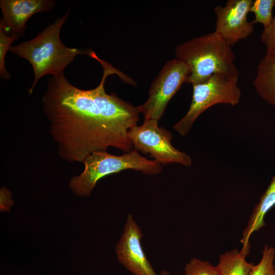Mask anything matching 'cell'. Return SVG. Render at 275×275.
<instances>
[{
  "mask_svg": "<svg viewBox=\"0 0 275 275\" xmlns=\"http://www.w3.org/2000/svg\"><path fill=\"white\" fill-rule=\"evenodd\" d=\"M55 5L53 0H1L3 18L0 19V26L9 36L22 37L26 29V23L32 16L50 11Z\"/></svg>",
  "mask_w": 275,
  "mask_h": 275,
  "instance_id": "cell-10",
  "label": "cell"
},
{
  "mask_svg": "<svg viewBox=\"0 0 275 275\" xmlns=\"http://www.w3.org/2000/svg\"><path fill=\"white\" fill-rule=\"evenodd\" d=\"M143 234L133 216L129 214L115 250L119 262L133 275H157L142 246Z\"/></svg>",
  "mask_w": 275,
  "mask_h": 275,
  "instance_id": "cell-9",
  "label": "cell"
},
{
  "mask_svg": "<svg viewBox=\"0 0 275 275\" xmlns=\"http://www.w3.org/2000/svg\"><path fill=\"white\" fill-rule=\"evenodd\" d=\"M275 205V174L267 188L255 206L249 218L248 225L242 233L241 242L242 246H250V238L255 232L265 226L266 213Z\"/></svg>",
  "mask_w": 275,
  "mask_h": 275,
  "instance_id": "cell-12",
  "label": "cell"
},
{
  "mask_svg": "<svg viewBox=\"0 0 275 275\" xmlns=\"http://www.w3.org/2000/svg\"><path fill=\"white\" fill-rule=\"evenodd\" d=\"M261 39L266 46L267 50L275 51V14L270 25L263 29Z\"/></svg>",
  "mask_w": 275,
  "mask_h": 275,
  "instance_id": "cell-18",
  "label": "cell"
},
{
  "mask_svg": "<svg viewBox=\"0 0 275 275\" xmlns=\"http://www.w3.org/2000/svg\"><path fill=\"white\" fill-rule=\"evenodd\" d=\"M70 9L63 16L38 34L34 38L11 46L9 51L28 61L34 71V81L29 90L31 95L37 82L44 76H59L78 55L90 56L91 50L66 46L60 39L61 29Z\"/></svg>",
  "mask_w": 275,
  "mask_h": 275,
  "instance_id": "cell-2",
  "label": "cell"
},
{
  "mask_svg": "<svg viewBox=\"0 0 275 275\" xmlns=\"http://www.w3.org/2000/svg\"><path fill=\"white\" fill-rule=\"evenodd\" d=\"M270 275H275V269L271 272Z\"/></svg>",
  "mask_w": 275,
  "mask_h": 275,
  "instance_id": "cell-21",
  "label": "cell"
},
{
  "mask_svg": "<svg viewBox=\"0 0 275 275\" xmlns=\"http://www.w3.org/2000/svg\"><path fill=\"white\" fill-rule=\"evenodd\" d=\"M19 38L15 36H9L4 29L0 26V76L4 79H11V75L5 67L6 53L13 42Z\"/></svg>",
  "mask_w": 275,
  "mask_h": 275,
  "instance_id": "cell-17",
  "label": "cell"
},
{
  "mask_svg": "<svg viewBox=\"0 0 275 275\" xmlns=\"http://www.w3.org/2000/svg\"><path fill=\"white\" fill-rule=\"evenodd\" d=\"M160 275H170L169 273L166 271H163Z\"/></svg>",
  "mask_w": 275,
  "mask_h": 275,
  "instance_id": "cell-20",
  "label": "cell"
},
{
  "mask_svg": "<svg viewBox=\"0 0 275 275\" xmlns=\"http://www.w3.org/2000/svg\"><path fill=\"white\" fill-rule=\"evenodd\" d=\"M83 163L84 171L73 177L69 184L73 193L79 196H90L99 179L123 170L131 169L150 175L162 171L160 163L142 156L135 149L122 156L112 155L106 151L94 152L86 157Z\"/></svg>",
  "mask_w": 275,
  "mask_h": 275,
  "instance_id": "cell-4",
  "label": "cell"
},
{
  "mask_svg": "<svg viewBox=\"0 0 275 275\" xmlns=\"http://www.w3.org/2000/svg\"><path fill=\"white\" fill-rule=\"evenodd\" d=\"M275 248L268 245L264 246L259 262L254 265L249 275H270L275 269Z\"/></svg>",
  "mask_w": 275,
  "mask_h": 275,
  "instance_id": "cell-15",
  "label": "cell"
},
{
  "mask_svg": "<svg viewBox=\"0 0 275 275\" xmlns=\"http://www.w3.org/2000/svg\"><path fill=\"white\" fill-rule=\"evenodd\" d=\"M108 76L104 73L98 86L88 90L73 86L64 74L48 80L41 99L42 109L58 154L67 162L83 163L92 153L109 147L125 153L132 150L125 109L105 91Z\"/></svg>",
  "mask_w": 275,
  "mask_h": 275,
  "instance_id": "cell-1",
  "label": "cell"
},
{
  "mask_svg": "<svg viewBox=\"0 0 275 275\" xmlns=\"http://www.w3.org/2000/svg\"><path fill=\"white\" fill-rule=\"evenodd\" d=\"M188 72L186 65L177 59L165 64L152 83L147 101L137 106L145 119L158 121L162 117L170 100L186 81Z\"/></svg>",
  "mask_w": 275,
  "mask_h": 275,
  "instance_id": "cell-7",
  "label": "cell"
},
{
  "mask_svg": "<svg viewBox=\"0 0 275 275\" xmlns=\"http://www.w3.org/2000/svg\"><path fill=\"white\" fill-rule=\"evenodd\" d=\"M0 210L1 211H10V208L13 204L11 191L3 186L0 189Z\"/></svg>",
  "mask_w": 275,
  "mask_h": 275,
  "instance_id": "cell-19",
  "label": "cell"
},
{
  "mask_svg": "<svg viewBox=\"0 0 275 275\" xmlns=\"http://www.w3.org/2000/svg\"><path fill=\"white\" fill-rule=\"evenodd\" d=\"M253 86L259 96L275 109V51L266 49L258 66Z\"/></svg>",
  "mask_w": 275,
  "mask_h": 275,
  "instance_id": "cell-11",
  "label": "cell"
},
{
  "mask_svg": "<svg viewBox=\"0 0 275 275\" xmlns=\"http://www.w3.org/2000/svg\"><path fill=\"white\" fill-rule=\"evenodd\" d=\"M184 275H221L217 266L194 258L185 265Z\"/></svg>",
  "mask_w": 275,
  "mask_h": 275,
  "instance_id": "cell-16",
  "label": "cell"
},
{
  "mask_svg": "<svg viewBox=\"0 0 275 275\" xmlns=\"http://www.w3.org/2000/svg\"><path fill=\"white\" fill-rule=\"evenodd\" d=\"M252 3V0H228L225 6L213 9L216 16L214 32L231 47L254 32V24L247 19Z\"/></svg>",
  "mask_w": 275,
  "mask_h": 275,
  "instance_id": "cell-8",
  "label": "cell"
},
{
  "mask_svg": "<svg viewBox=\"0 0 275 275\" xmlns=\"http://www.w3.org/2000/svg\"><path fill=\"white\" fill-rule=\"evenodd\" d=\"M250 246H242L241 250L234 249L221 254L216 265L221 275H249L254 265L246 260Z\"/></svg>",
  "mask_w": 275,
  "mask_h": 275,
  "instance_id": "cell-13",
  "label": "cell"
},
{
  "mask_svg": "<svg viewBox=\"0 0 275 275\" xmlns=\"http://www.w3.org/2000/svg\"><path fill=\"white\" fill-rule=\"evenodd\" d=\"M275 6V0H255L253 1L250 12L254 13V19L251 22L261 23L264 29L268 28L272 22V10Z\"/></svg>",
  "mask_w": 275,
  "mask_h": 275,
  "instance_id": "cell-14",
  "label": "cell"
},
{
  "mask_svg": "<svg viewBox=\"0 0 275 275\" xmlns=\"http://www.w3.org/2000/svg\"><path fill=\"white\" fill-rule=\"evenodd\" d=\"M238 76L215 74L203 82L193 85L190 107L185 116L173 126V128L184 136L197 118L211 106L218 104L232 106L238 104L241 97V92L237 84Z\"/></svg>",
  "mask_w": 275,
  "mask_h": 275,
  "instance_id": "cell-5",
  "label": "cell"
},
{
  "mask_svg": "<svg viewBox=\"0 0 275 275\" xmlns=\"http://www.w3.org/2000/svg\"><path fill=\"white\" fill-rule=\"evenodd\" d=\"M175 54L188 68L187 83H201L218 73L239 76L231 46L214 31L180 44Z\"/></svg>",
  "mask_w": 275,
  "mask_h": 275,
  "instance_id": "cell-3",
  "label": "cell"
},
{
  "mask_svg": "<svg viewBox=\"0 0 275 275\" xmlns=\"http://www.w3.org/2000/svg\"><path fill=\"white\" fill-rule=\"evenodd\" d=\"M158 120L145 119L141 126L135 125L128 132V137L135 150L150 154L161 164L176 163L186 167L191 165L190 157L171 144L172 134L159 127Z\"/></svg>",
  "mask_w": 275,
  "mask_h": 275,
  "instance_id": "cell-6",
  "label": "cell"
}]
</instances>
